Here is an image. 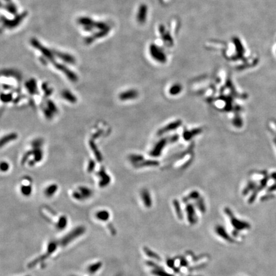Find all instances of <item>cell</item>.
I'll use <instances>...</instances> for the list:
<instances>
[{"instance_id":"4fadbf2b","label":"cell","mask_w":276,"mask_h":276,"mask_svg":"<svg viewBox=\"0 0 276 276\" xmlns=\"http://www.w3.org/2000/svg\"><path fill=\"white\" fill-rule=\"evenodd\" d=\"M2 8H3L7 13L13 16L19 13V8L17 4L13 2L12 0L10 2L2 3Z\"/></svg>"},{"instance_id":"44dd1931","label":"cell","mask_w":276,"mask_h":276,"mask_svg":"<svg viewBox=\"0 0 276 276\" xmlns=\"http://www.w3.org/2000/svg\"><path fill=\"white\" fill-rule=\"evenodd\" d=\"M68 224V219L65 215L61 216L58 220L57 223L56 224V226L57 229H64L67 226Z\"/></svg>"},{"instance_id":"7c38bea8","label":"cell","mask_w":276,"mask_h":276,"mask_svg":"<svg viewBox=\"0 0 276 276\" xmlns=\"http://www.w3.org/2000/svg\"><path fill=\"white\" fill-rule=\"evenodd\" d=\"M98 176L100 177L98 185L100 187L104 188L107 187L111 182V177L106 173L104 168H101L98 173Z\"/></svg>"},{"instance_id":"d6986e66","label":"cell","mask_w":276,"mask_h":276,"mask_svg":"<svg viewBox=\"0 0 276 276\" xmlns=\"http://www.w3.org/2000/svg\"><path fill=\"white\" fill-rule=\"evenodd\" d=\"M18 137V135L17 134V133H12L5 135V136H3L2 138L1 147H3V146H5V145L7 144L8 143L17 139Z\"/></svg>"},{"instance_id":"e0dca14e","label":"cell","mask_w":276,"mask_h":276,"mask_svg":"<svg viewBox=\"0 0 276 276\" xmlns=\"http://www.w3.org/2000/svg\"><path fill=\"white\" fill-rule=\"evenodd\" d=\"M58 190V186L56 183H52L48 185L43 191V194L47 198H51L55 195Z\"/></svg>"},{"instance_id":"603a6c76","label":"cell","mask_w":276,"mask_h":276,"mask_svg":"<svg viewBox=\"0 0 276 276\" xmlns=\"http://www.w3.org/2000/svg\"><path fill=\"white\" fill-rule=\"evenodd\" d=\"M42 90H43V93H44L46 95H50L53 93L52 88H51V87L49 86V84L48 83H42Z\"/></svg>"},{"instance_id":"f1b7e54d","label":"cell","mask_w":276,"mask_h":276,"mask_svg":"<svg viewBox=\"0 0 276 276\" xmlns=\"http://www.w3.org/2000/svg\"><path fill=\"white\" fill-rule=\"evenodd\" d=\"M26 276H30V275H26Z\"/></svg>"},{"instance_id":"5b68a950","label":"cell","mask_w":276,"mask_h":276,"mask_svg":"<svg viewBox=\"0 0 276 276\" xmlns=\"http://www.w3.org/2000/svg\"><path fill=\"white\" fill-rule=\"evenodd\" d=\"M96 21L90 16H81L77 19L78 24L83 29V30L90 34L93 33L96 30Z\"/></svg>"},{"instance_id":"ba28073f","label":"cell","mask_w":276,"mask_h":276,"mask_svg":"<svg viewBox=\"0 0 276 276\" xmlns=\"http://www.w3.org/2000/svg\"><path fill=\"white\" fill-rule=\"evenodd\" d=\"M93 191L91 188L86 186H79L72 193V197L78 201H83L92 197Z\"/></svg>"},{"instance_id":"52a82bcc","label":"cell","mask_w":276,"mask_h":276,"mask_svg":"<svg viewBox=\"0 0 276 276\" xmlns=\"http://www.w3.org/2000/svg\"><path fill=\"white\" fill-rule=\"evenodd\" d=\"M53 51L57 60H60L67 65H74L76 63V58L73 54L56 49H53Z\"/></svg>"},{"instance_id":"30bf717a","label":"cell","mask_w":276,"mask_h":276,"mask_svg":"<svg viewBox=\"0 0 276 276\" xmlns=\"http://www.w3.org/2000/svg\"><path fill=\"white\" fill-rule=\"evenodd\" d=\"M43 114H44L45 117L51 120L52 119L54 116L58 113V109L56 105L54 103V102L52 100H48L46 102V106L43 110Z\"/></svg>"},{"instance_id":"6da1fadb","label":"cell","mask_w":276,"mask_h":276,"mask_svg":"<svg viewBox=\"0 0 276 276\" xmlns=\"http://www.w3.org/2000/svg\"><path fill=\"white\" fill-rule=\"evenodd\" d=\"M30 44L33 48L37 50L41 54V60L44 61L46 64L48 63H53L57 60L53 49L43 45L37 38H32L30 40Z\"/></svg>"},{"instance_id":"484cf974","label":"cell","mask_w":276,"mask_h":276,"mask_svg":"<svg viewBox=\"0 0 276 276\" xmlns=\"http://www.w3.org/2000/svg\"><path fill=\"white\" fill-rule=\"evenodd\" d=\"M95 162L93 161H90L89 162V164H88V168H87V169H88V171L89 172L93 171L94 168H95Z\"/></svg>"},{"instance_id":"3957f363","label":"cell","mask_w":276,"mask_h":276,"mask_svg":"<svg viewBox=\"0 0 276 276\" xmlns=\"http://www.w3.org/2000/svg\"><path fill=\"white\" fill-rule=\"evenodd\" d=\"M58 245H60L59 241H56V240L51 241L48 244L47 251L45 253L42 254L40 256L38 257L37 258H36L35 259L32 261V262L29 263L28 267L30 268H33L37 264L42 263V261H43L45 259H47L48 258H49L56 251Z\"/></svg>"},{"instance_id":"9c48e42d","label":"cell","mask_w":276,"mask_h":276,"mask_svg":"<svg viewBox=\"0 0 276 276\" xmlns=\"http://www.w3.org/2000/svg\"><path fill=\"white\" fill-rule=\"evenodd\" d=\"M111 30V27L104 29V30H96L93 33H92L90 36L86 37L84 39V42L86 45H90L95 42L97 40L102 39L108 36Z\"/></svg>"},{"instance_id":"9a60e30c","label":"cell","mask_w":276,"mask_h":276,"mask_svg":"<svg viewBox=\"0 0 276 276\" xmlns=\"http://www.w3.org/2000/svg\"><path fill=\"white\" fill-rule=\"evenodd\" d=\"M138 95V93L135 90H127L122 92L118 95L119 99L121 101H127L135 98Z\"/></svg>"},{"instance_id":"4316f807","label":"cell","mask_w":276,"mask_h":276,"mask_svg":"<svg viewBox=\"0 0 276 276\" xmlns=\"http://www.w3.org/2000/svg\"><path fill=\"white\" fill-rule=\"evenodd\" d=\"M2 1L4 2V3H7V2H8L12 1V0H2Z\"/></svg>"},{"instance_id":"7402d4cb","label":"cell","mask_w":276,"mask_h":276,"mask_svg":"<svg viewBox=\"0 0 276 276\" xmlns=\"http://www.w3.org/2000/svg\"><path fill=\"white\" fill-rule=\"evenodd\" d=\"M102 265H103V263H102V262H100V261H98V262H96L95 263H93V264L90 265L88 267V268H87V270H88V272H90V273H95L98 272V270H99L101 268Z\"/></svg>"},{"instance_id":"cb8c5ba5","label":"cell","mask_w":276,"mask_h":276,"mask_svg":"<svg viewBox=\"0 0 276 276\" xmlns=\"http://www.w3.org/2000/svg\"><path fill=\"white\" fill-rule=\"evenodd\" d=\"M32 144L33 148H40V147L43 144V142L42 139H37L32 142Z\"/></svg>"},{"instance_id":"ac0fdd59","label":"cell","mask_w":276,"mask_h":276,"mask_svg":"<svg viewBox=\"0 0 276 276\" xmlns=\"http://www.w3.org/2000/svg\"><path fill=\"white\" fill-rule=\"evenodd\" d=\"M95 217L100 221L106 222L110 218V213L106 210H99L95 213Z\"/></svg>"},{"instance_id":"8fae6325","label":"cell","mask_w":276,"mask_h":276,"mask_svg":"<svg viewBox=\"0 0 276 276\" xmlns=\"http://www.w3.org/2000/svg\"><path fill=\"white\" fill-rule=\"evenodd\" d=\"M147 15H148V7L147 5L145 4L140 5L138 8L136 16L137 22L140 24H144L147 19Z\"/></svg>"},{"instance_id":"ffe728a7","label":"cell","mask_w":276,"mask_h":276,"mask_svg":"<svg viewBox=\"0 0 276 276\" xmlns=\"http://www.w3.org/2000/svg\"><path fill=\"white\" fill-rule=\"evenodd\" d=\"M20 191L22 195L25 197H28L32 194L33 188L30 183H23V185L21 187Z\"/></svg>"},{"instance_id":"277c9868","label":"cell","mask_w":276,"mask_h":276,"mask_svg":"<svg viewBox=\"0 0 276 276\" xmlns=\"http://www.w3.org/2000/svg\"><path fill=\"white\" fill-rule=\"evenodd\" d=\"M53 65L57 70L62 72L72 83H76L78 81V76L73 70H71L67 65L62 62H58L57 60L54 63H53Z\"/></svg>"},{"instance_id":"8992f818","label":"cell","mask_w":276,"mask_h":276,"mask_svg":"<svg viewBox=\"0 0 276 276\" xmlns=\"http://www.w3.org/2000/svg\"><path fill=\"white\" fill-rule=\"evenodd\" d=\"M86 229L84 226H79L74 229L70 231L66 236L63 237L60 241H59L60 245L61 247H65L67 245L72 241H73L76 238L79 237L83 234L84 233Z\"/></svg>"},{"instance_id":"d4e9b609","label":"cell","mask_w":276,"mask_h":276,"mask_svg":"<svg viewBox=\"0 0 276 276\" xmlns=\"http://www.w3.org/2000/svg\"><path fill=\"white\" fill-rule=\"evenodd\" d=\"M10 164L6 161H2L1 163V170L2 172H7L9 170Z\"/></svg>"},{"instance_id":"7a4b0ae2","label":"cell","mask_w":276,"mask_h":276,"mask_svg":"<svg viewBox=\"0 0 276 276\" xmlns=\"http://www.w3.org/2000/svg\"><path fill=\"white\" fill-rule=\"evenodd\" d=\"M28 16V12L27 11L19 12L17 15L13 16L12 18H8L6 16H2V26L6 29V30H13L14 29H16L19 26H20L23 24L24 21L26 19Z\"/></svg>"},{"instance_id":"5bb4252c","label":"cell","mask_w":276,"mask_h":276,"mask_svg":"<svg viewBox=\"0 0 276 276\" xmlns=\"http://www.w3.org/2000/svg\"><path fill=\"white\" fill-rule=\"evenodd\" d=\"M25 88L28 92L31 95H35L38 92V86L37 81L34 78H31L25 82Z\"/></svg>"},{"instance_id":"2e32d148","label":"cell","mask_w":276,"mask_h":276,"mask_svg":"<svg viewBox=\"0 0 276 276\" xmlns=\"http://www.w3.org/2000/svg\"><path fill=\"white\" fill-rule=\"evenodd\" d=\"M61 97L65 101H67V102H68V103H71V104L76 103V102L78 101L77 97L69 90L65 89V90H63L61 93Z\"/></svg>"},{"instance_id":"83f0119b","label":"cell","mask_w":276,"mask_h":276,"mask_svg":"<svg viewBox=\"0 0 276 276\" xmlns=\"http://www.w3.org/2000/svg\"><path fill=\"white\" fill-rule=\"evenodd\" d=\"M274 142H275V145H276V139L274 140Z\"/></svg>"}]
</instances>
